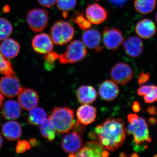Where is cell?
<instances>
[{
    "mask_svg": "<svg viewBox=\"0 0 157 157\" xmlns=\"http://www.w3.org/2000/svg\"><path fill=\"white\" fill-rule=\"evenodd\" d=\"M56 2L57 6L64 18L68 17L69 11H72L77 4V0H57Z\"/></svg>",
    "mask_w": 157,
    "mask_h": 157,
    "instance_id": "28",
    "label": "cell"
},
{
    "mask_svg": "<svg viewBox=\"0 0 157 157\" xmlns=\"http://www.w3.org/2000/svg\"><path fill=\"white\" fill-rule=\"evenodd\" d=\"M132 109L135 113H138L140 111V106L139 102L135 101L132 105Z\"/></svg>",
    "mask_w": 157,
    "mask_h": 157,
    "instance_id": "40",
    "label": "cell"
},
{
    "mask_svg": "<svg viewBox=\"0 0 157 157\" xmlns=\"http://www.w3.org/2000/svg\"><path fill=\"white\" fill-rule=\"evenodd\" d=\"M86 17L91 23L100 25L107 20L108 11L98 3L89 5L86 9Z\"/></svg>",
    "mask_w": 157,
    "mask_h": 157,
    "instance_id": "11",
    "label": "cell"
},
{
    "mask_svg": "<svg viewBox=\"0 0 157 157\" xmlns=\"http://www.w3.org/2000/svg\"><path fill=\"white\" fill-rule=\"evenodd\" d=\"M128 119L130 124L125 132L128 135H133L136 144L140 145L145 142H151L152 138L149 135L148 125L144 118L131 113L128 115Z\"/></svg>",
    "mask_w": 157,
    "mask_h": 157,
    "instance_id": "3",
    "label": "cell"
},
{
    "mask_svg": "<svg viewBox=\"0 0 157 157\" xmlns=\"http://www.w3.org/2000/svg\"><path fill=\"white\" fill-rule=\"evenodd\" d=\"M47 118V113L43 108L35 107L30 109L28 121L29 123L33 125H39Z\"/></svg>",
    "mask_w": 157,
    "mask_h": 157,
    "instance_id": "24",
    "label": "cell"
},
{
    "mask_svg": "<svg viewBox=\"0 0 157 157\" xmlns=\"http://www.w3.org/2000/svg\"><path fill=\"white\" fill-rule=\"evenodd\" d=\"M150 77V73H142L139 74L138 77V83L139 85L141 86L144 83H146L148 81Z\"/></svg>",
    "mask_w": 157,
    "mask_h": 157,
    "instance_id": "35",
    "label": "cell"
},
{
    "mask_svg": "<svg viewBox=\"0 0 157 157\" xmlns=\"http://www.w3.org/2000/svg\"><path fill=\"white\" fill-rule=\"evenodd\" d=\"M110 76L116 83L124 85L132 80L133 76V71L132 68L127 64L117 63L111 69Z\"/></svg>",
    "mask_w": 157,
    "mask_h": 157,
    "instance_id": "9",
    "label": "cell"
},
{
    "mask_svg": "<svg viewBox=\"0 0 157 157\" xmlns=\"http://www.w3.org/2000/svg\"></svg>",
    "mask_w": 157,
    "mask_h": 157,
    "instance_id": "50",
    "label": "cell"
},
{
    "mask_svg": "<svg viewBox=\"0 0 157 157\" xmlns=\"http://www.w3.org/2000/svg\"><path fill=\"white\" fill-rule=\"evenodd\" d=\"M83 44L90 49L101 52L103 50L101 45V36L100 32L96 29H89L85 31L82 35Z\"/></svg>",
    "mask_w": 157,
    "mask_h": 157,
    "instance_id": "14",
    "label": "cell"
},
{
    "mask_svg": "<svg viewBox=\"0 0 157 157\" xmlns=\"http://www.w3.org/2000/svg\"><path fill=\"white\" fill-rule=\"evenodd\" d=\"M13 32V27L8 20L0 17V40L8 39Z\"/></svg>",
    "mask_w": 157,
    "mask_h": 157,
    "instance_id": "29",
    "label": "cell"
},
{
    "mask_svg": "<svg viewBox=\"0 0 157 157\" xmlns=\"http://www.w3.org/2000/svg\"><path fill=\"white\" fill-rule=\"evenodd\" d=\"M153 92L156 98V101H157V86H154Z\"/></svg>",
    "mask_w": 157,
    "mask_h": 157,
    "instance_id": "43",
    "label": "cell"
},
{
    "mask_svg": "<svg viewBox=\"0 0 157 157\" xmlns=\"http://www.w3.org/2000/svg\"><path fill=\"white\" fill-rule=\"evenodd\" d=\"M155 19H156V21L157 22V11L156 13V14H155Z\"/></svg>",
    "mask_w": 157,
    "mask_h": 157,
    "instance_id": "47",
    "label": "cell"
},
{
    "mask_svg": "<svg viewBox=\"0 0 157 157\" xmlns=\"http://www.w3.org/2000/svg\"><path fill=\"white\" fill-rule=\"evenodd\" d=\"M18 95V103L21 107L26 110L36 107L39 103L38 94L31 89L21 87Z\"/></svg>",
    "mask_w": 157,
    "mask_h": 157,
    "instance_id": "12",
    "label": "cell"
},
{
    "mask_svg": "<svg viewBox=\"0 0 157 157\" xmlns=\"http://www.w3.org/2000/svg\"><path fill=\"white\" fill-rule=\"evenodd\" d=\"M112 5L115 7H122L124 6L129 0H109Z\"/></svg>",
    "mask_w": 157,
    "mask_h": 157,
    "instance_id": "38",
    "label": "cell"
},
{
    "mask_svg": "<svg viewBox=\"0 0 157 157\" xmlns=\"http://www.w3.org/2000/svg\"><path fill=\"white\" fill-rule=\"evenodd\" d=\"M41 135L49 141L54 140L56 131L49 118H46L39 125Z\"/></svg>",
    "mask_w": 157,
    "mask_h": 157,
    "instance_id": "26",
    "label": "cell"
},
{
    "mask_svg": "<svg viewBox=\"0 0 157 157\" xmlns=\"http://www.w3.org/2000/svg\"><path fill=\"white\" fill-rule=\"evenodd\" d=\"M86 53V47L83 42L76 40L68 45L66 52L59 55L58 59L61 64L74 63L84 59Z\"/></svg>",
    "mask_w": 157,
    "mask_h": 157,
    "instance_id": "5",
    "label": "cell"
},
{
    "mask_svg": "<svg viewBox=\"0 0 157 157\" xmlns=\"http://www.w3.org/2000/svg\"><path fill=\"white\" fill-rule=\"evenodd\" d=\"M4 100V97H3V95L2 94V93L0 92V107H1L2 104Z\"/></svg>",
    "mask_w": 157,
    "mask_h": 157,
    "instance_id": "44",
    "label": "cell"
},
{
    "mask_svg": "<svg viewBox=\"0 0 157 157\" xmlns=\"http://www.w3.org/2000/svg\"><path fill=\"white\" fill-rule=\"evenodd\" d=\"M153 85H144L139 88L137 90V94L139 96H144L153 90Z\"/></svg>",
    "mask_w": 157,
    "mask_h": 157,
    "instance_id": "33",
    "label": "cell"
},
{
    "mask_svg": "<svg viewBox=\"0 0 157 157\" xmlns=\"http://www.w3.org/2000/svg\"><path fill=\"white\" fill-rule=\"evenodd\" d=\"M156 5V0H135V10L142 14H147L154 10Z\"/></svg>",
    "mask_w": 157,
    "mask_h": 157,
    "instance_id": "25",
    "label": "cell"
},
{
    "mask_svg": "<svg viewBox=\"0 0 157 157\" xmlns=\"http://www.w3.org/2000/svg\"><path fill=\"white\" fill-rule=\"evenodd\" d=\"M53 41L46 33H40L35 36L32 40V46L36 52L40 54H47L53 49Z\"/></svg>",
    "mask_w": 157,
    "mask_h": 157,
    "instance_id": "15",
    "label": "cell"
},
{
    "mask_svg": "<svg viewBox=\"0 0 157 157\" xmlns=\"http://www.w3.org/2000/svg\"><path fill=\"white\" fill-rule=\"evenodd\" d=\"M31 148V145L28 141L25 140H19L16 145V151L17 154H22Z\"/></svg>",
    "mask_w": 157,
    "mask_h": 157,
    "instance_id": "32",
    "label": "cell"
},
{
    "mask_svg": "<svg viewBox=\"0 0 157 157\" xmlns=\"http://www.w3.org/2000/svg\"><path fill=\"white\" fill-rule=\"evenodd\" d=\"M74 155V157H102L109 156L105 147L97 140L86 142Z\"/></svg>",
    "mask_w": 157,
    "mask_h": 157,
    "instance_id": "8",
    "label": "cell"
},
{
    "mask_svg": "<svg viewBox=\"0 0 157 157\" xmlns=\"http://www.w3.org/2000/svg\"><path fill=\"white\" fill-rule=\"evenodd\" d=\"M146 111L150 115L154 116L157 115V109L155 106H149L147 107Z\"/></svg>",
    "mask_w": 157,
    "mask_h": 157,
    "instance_id": "39",
    "label": "cell"
},
{
    "mask_svg": "<svg viewBox=\"0 0 157 157\" xmlns=\"http://www.w3.org/2000/svg\"><path fill=\"white\" fill-rule=\"evenodd\" d=\"M38 1L41 6L46 8H50L56 2L57 0H38Z\"/></svg>",
    "mask_w": 157,
    "mask_h": 157,
    "instance_id": "37",
    "label": "cell"
},
{
    "mask_svg": "<svg viewBox=\"0 0 157 157\" xmlns=\"http://www.w3.org/2000/svg\"><path fill=\"white\" fill-rule=\"evenodd\" d=\"M97 109L95 107L85 104L78 107L76 112L78 121L84 125L92 123L95 120Z\"/></svg>",
    "mask_w": 157,
    "mask_h": 157,
    "instance_id": "19",
    "label": "cell"
},
{
    "mask_svg": "<svg viewBox=\"0 0 157 157\" xmlns=\"http://www.w3.org/2000/svg\"><path fill=\"white\" fill-rule=\"evenodd\" d=\"M148 123L151 126H155L157 124V119L155 117L149 118L148 119Z\"/></svg>",
    "mask_w": 157,
    "mask_h": 157,
    "instance_id": "41",
    "label": "cell"
},
{
    "mask_svg": "<svg viewBox=\"0 0 157 157\" xmlns=\"http://www.w3.org/2000/svg\"><path fill=\"white\" fill-rule=\"evenodd\" d=\"M155 157H157V154L155 156Z\"/></svg>",
    "mask_w": 157,
    "mask_h": 157,
    "instance_id": "48",
    "label": "cell"
},
{
    "mask_svg": "<svg viewBox=\"0 0 157 157\" xmlns=\"http://www.w3.org/2000/svg\"><path fill=\"white\" fill-rule=\"evenodd\" d=\"M135 31L140 38L149 39L155 34L156 27L151 20L145 18L137 22L135 27Z\"/></svg>",
    "mask_w": 157,
    "mask_h": 157,
    "instance_id": "17",
    "label": "cell"
},
{
    "mask_svg": "<svg viewBox=\"0 0 157 157\" xmlns=\"http://www.w3.org/2000/svg\"><path fill=\"white\" fill-rule=\"evenodd\" d=\"M21 109L19 103L14 100H9L4 103L2 107L3 117L9 120H14L20 117Z\"/></svg>",
    "mask_w": 157,
    "mask_h": 157,
    "instance_id": "22",
    "label": "cell"
},
{
    "mask_svg": "<svg viewBox=\"0 0 157 157\" xmlns=\"http://www.w3.org/2000/svg\"><path fill=\"white\" fill-rule=\"evenodd\" d=\"M0 74L5 76L15 75L13 71V67L11 62L3 56L0 52Z\"/></svg>",
    "mask_w": 157,
    "mask_h": 157,
    "instance_id": "30",
    "label": "cell"
},
{
    "mask_svg": "<svg viewBox=\"0 0 157 157\" xmlns=\"http://www.w3.org/2000/svg\"><path fill=\"white\" fill-rule=\"evenodd\" d=\"M48 12L44 9H33L27 15V21L32 30L40 32L44 30L48 25Z\"/></svg>",
    "mask_w": 157,
    "mask_h": 157,
    "instance_id": "6",
    "label": "cell"
},
{
    "mask_svg": "<svg viewBox=\"0 0 157 157\" xmlns=\"http://www.w3.org/2000/svg\"><path fill=\"white\" fill-rule=\"evenodd\" d=\"M3 144V140L1 135H0V148L2 147Z\"/></svg>",
    "mask_w": 157,
    "mask_h": 157,
    "instance_id": "45",
    "label": "cell"
},
{
    "mask_svg": "<svg viewBox=\"0 0 157 157\" xmlns=\"http://www.w3.org/2000/svg\"><path fill=\"white\" fill-rule=\"evenodd\" d=\"M2 134L7 140H17L22 135V128L19 123L13 120L7 122L3 125Z\"/></svg>",
    "mask_w": 157,
    "mask_h": 157,
    "instance_id": "20",
    "label": "cell"
},
{
    "mask_svg": "<svg viewBox=\"0 0 157 157\" xmlns=\"http://www.w3.org/2000/svg\"><path fill=\"white\" fill-rule=\"evenodd\" d=\"M76 96L80 104H91L96 101L97 93L96 90L90 86L83 85L78 88Z\"/></svg>",
    "mask_w": 157,
    "mask_h": 157,
    "instance_id": "23",
    "label": "cell"
},
{
    "mask_svg": "<svg viewBox=\"0 0 157 157\" xmlns=\"http://www.w3.org/2000/svg\"><path fill=\"white\" fill-rule=\"evenodd\" d=\"M70 19L82 30H87L91 27V23L85 17L84 14L81 11H76L71 16Z\"/></svg>",
    "mask_w": 157,
    "mask_h": 157,
    "instance_id": "27",
    "label": "cell"
},
{
    "mask_svg": "<svg viewBox=\"0 0 157 157\" xmlns=\"http://www.w3.org/2000/svg\"><path fill=\"white\" fill-rule=\"evenodd\" d=\"M31 147H35L37 144V141L35 138H31L29 141Z\"/></svg>",
    "mask_w": 157,
    "mask_h": 157,
    "instance_id": "42",
    "label": "cell"
},
{
    "mask_svg": "<svg viewBox=\"0 0 157 157\" xmlns=\"http://www.w3.org/2000/svg\"><path fill=\"white\" fill-rule=\"evenodd\" d=\"M20 50L19 43L12 39L4 40L0 45V52L6 58L13 59L18 55Z\"/></svg>",
    "mask_w": 157,
    "mask_h": 157,
    "instance_id": "21",
    "label": "cell"
},
{
    "mask_svg": "<svg viewBox=\"0 0 157 157\" xmlns=\"http://www.w3.org/2000/svg\"><path fill=\"white\" fill-rule=\"evenodd\" d=\"M96 1H100V0H96Z\"/></svg>",
    "mask_w": 157,
    "mask_h": 157,
    "instance_id": "49",
    "label": "cell"
},
{
    "mask_svg": "<svg viewBox=\"0 0 157 157\" xmlns=\"http://www.w3.org/2000/svg\"><path fill=\"white\" fill-rule=\"evenodd\" d=\"M103 42L107 49L115 51L123 43V36L119 29L106 26L103 31Z\"/></svg>",
    "mask_w": 157,
    "mask_h": 157,
    "instance_id": "7",
    "label": "cell"
},
{
    "mask_svg": "<svg viewBox=\"0 0 157 157\" xmlns=\"http://www.w3.org/2000/svg\"><path fill=\"white\" fill-rule=\"evenodd\" d=\"M21 88L19 79L15 75L6 76L0 80V92L8 98L17 95Z\"/></svg>",
    "mask_w": 157,
    "mask_h": 157,
    "instance_id": "10",
    "label": "cell"
},
{
    "mask_svg": "<svg viewBox=\"0 0 157 157\" xmlns=\"http://www.w3.org/2000/svg\"><path fill=\"white\" fill-rule=\"evenodd\" d=\"M61 145L66 152L75 154L82 146L81 136L74 132L67 133L62 139Z\"/></svg>",
    "mask_w": 157,
    "mask_h": 157,
    "instance_id": "13",
    "label": "cell"
},
{
    "mask_svg": "<svg viewBox=\"0 0 157 157\" xmlns=\"http://www.w3.org/2000/svg\"><path fill=\"white\" fill-rule=\"evenodd\" d=\"M131 156L132 157H138V155L136 153H134L133 154H132V155H131Z\"/></svg>",
    "mask_w": 157,
    "mask_h": 157,
    "instance_id": "46",
    "label": "cell"
},
{
    "mask_svg": "<svg viewBox=\"0 0 157 157\" xmlns=\"http://www.w3.org/2000/svg\"><path fill=\"white\" fill-rule=\"evenodd\" d=\"M48 118L59 134L68 133L76 123L74 111L68 107H55Z\"/></svg>",
    "mask_w": 157,
    "mask_h": 157,
    "instance_id": "2",
    "label": "cell"
},
{
    "mask_svg": "<svg viewBox=\"0 0 157 157\" xmlns=\"http://www.w3.org/2000/svg\"><path fill=\"white\" fill-rule=\"evenodd\" d=\"M59 55L55 52H51L44 56V67L48 71L52 70L55 67L56 61L59 59Z\"/></svg>",
    "mask_w": 157,
    "mask_h": 157,
    "instance_id": "31",
    "label": "cell"
},
{
    "mask_svg": "<svg viewBox=\"0 0 157 157\" xmlns=\"http://www.w3.org/2000/svg\"><path fill=\"white\" fill-rule=\"evenodd\" d=\"M123 48L125 53L128 56L137 57L141 55L143 52V42L137 37H129L123 42Z\"/></svg>",
    "mask_w": 157,
    "mask_h": 157,
    "instance_id": "16",
    "label": "cell"
},
{
    "mask_svg": "<svg viewBox=\"0 0 157 157\" xmlns=\"http://www.w3.org/2000/svg\"><path fill=\"white\" fill-rule=\"evenodd\" d=\"M84 125L79 121H77L75 123L72 130H73V132H75V133H77L78 135L81 136L83 134L85 130V127Z\"/></svg>",
    "mask_w": 157,
    "mask_h": 157,
    "instance_id": "34",
    "label": "cell"
},
{
    "mask_svg": "<svg viewBox=\"0 0 157 157\" xmlns=\"http://www.w3.org/2000/svg\"><path fill=\"white\" fill-rule=\"evenodd\" d=\"M99 94L104 101H113L118 95L119 89L114 82L110 80L102 82L99 86Z\"/></svg>",
    "mask_w": 157,
    "mask_h": 157,
    "instance_id": "18",
    "label": "cell"
},
{
    "mask_svg": "<svg viewBox=\"0 0 157 157\" xmlns=\"http://www.w3.org/2000/svg\"><path fill=\"white\" fill-rule=\"evenodd\" d=\"M144 99L145 102L147 104H151V103H154L156 101L153 90L152 92L144 95Z\"/></svg>",
    "mask_w": 157,
    "mask_h": 157,
    "instance_id": "36",
    "label": "cell"
},
{
    "mask_svg": "<svg viewBox=\"0 0 157 157\" xmlns=\"http://www.w3.org/2000/svg\"><path fill=\"white\" fill-rule=\"evenodd\" d=\"M75 30L67 21H58L54 24L50 30L51 39L55 44L62 45L67 44L74 37Z\"/></svg>",
    "mask_w": 157,
    "mask_h": 157,
    "instance_id": "4",
    "label": "cell"
},
{
    "mask_svg": "<svg viewBox=\"0 0 157 157\" xmlns=\"http://www.w3.org/2000/svg\"><path fill=\"white\" fill-rule=\"evenodd\" d=\"M89 137L98 140L107 150L115 151L125 140L124 124L120 118L107 119L90 133Z\"/></svg>",
    "mask_w": 157,
    "mask_h": 157,
    "instance_id": "1",
    "label": "cell"
}]
</instances>
